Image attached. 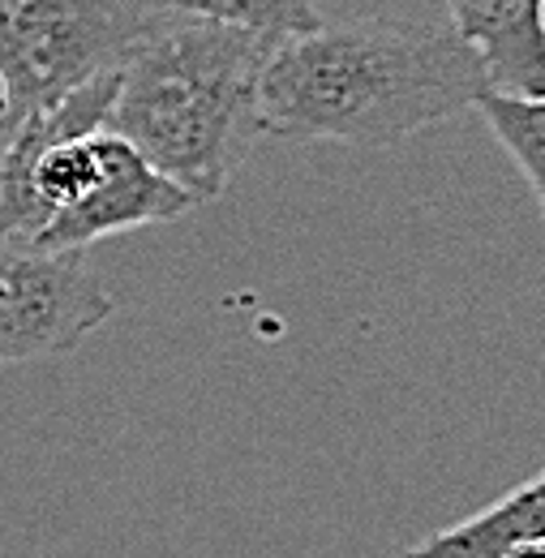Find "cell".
I'll use <instances>...</instances> for the list:
<instances>
[{"label":"cell","mask_w":545,"mask_h":558,"mask_svg":"<svg viewBox=\"0 0 545 558\" xmlns=\"http://www.w3.org/2000/svg\"><path fill=\"white\" fill-rule=\"evenodd\" d=\"M485 90L481 57L451 26L318 22L271 48L258 77V134L391 146L469 112Z\"/></svg>","instance_id":"1"},{"label":"cell","mask_w":545,"mask_h":558,"mask_svg":"<svg viewBox=\"0 0 545 558\" xmlns=\"http://www.w3.org/2000/svg\"><path fill=\"white\" fill-rule=\"evenodd\" d=\"M275 44L245 26L146 13L117 61L104 130L194 203L219 198L258 138V77Z\"/></svg>","instance_id":"2"},{"label":"cell","mask_w":545,"mask_h":558,"mask_svg":"<svg viewBox=\"0 0 545 558\" xmlns=\"http://www.w3.org/2000/svg\"><path fill=\"white\" fill-rule=\"evenodd\" d=\"M142 17L137 0H17L0 22V130L117 70Z\"/></svg>","instance_id":"3"},{"label":"cell","mask_w":545,"mask_h":558,"mask_svg":"<svg viewBox=\"0 0 545 558\" xmlns=\"http://www.w3.org/2000/svg\"><path fill=\"white\" fill-rule=\"evenodd\" d=\"M112 310V292L86 271L82 250L0 241V365L73 352Z\"/></svg>","instance_id":"4"},{"label":"cell","mask_w":545,"mask_h":558,"mask_svg":"<svg viewBox=\"0 0 545 558\" xmlns=\"http://www.w3.org/2000/svg\"><path fill=\"white\" fill-rule=\"evenodd\" d=\"M194 207V198L168 181L159 168L146 163V155H137L134 146L117 134H99V177L95 185L61 207L31 245L39 250H86L90 241H104L112 232H130L142 223H168L181 219Z\"/></svg>","instance_id":"5"},{"label":"cell","mask_w":545,"mask_h":558,"mask_svg":"<svg viewBox=\"0 0 545 558\" xmlns=\"http://www.w3.org/2000/svg\"><path fill=\"white\" fill-rule=\"evenodd\" d=\"M451 31L481 57L489 90L545 95L542 0H447Z\"/></svg>","instance_id":"6"},{"label":"cell","mask_w":545,"mask_h":558,"mask_svg":"<svg viewBox=\"0 0 545 558\" xmlns=\"http://www.w3.org/2000/svg\"><path fill=\"white\" fill-rule=\"evenodd\" d=\"M524 542H545V482L542 473H533L529 482L507 489L498 502H489L485 511L425 537L421 546H412V555L421 558H502L507 550L524 546Z\"/></svg>","instance_id":"7"},{"label":"cell","mask_w":545,"mask_h":558,"mask_svg":"<svg viewBox=\"0 0 545 558\" xmlns=\"http://www.w3.org/2000/svg\"><path fill=\"white\" fill-rule=\"evenodd\" d=\"M489 134L520 168L529 194L545 203V95H511V90H485L477 104Z\"/></svg>","instance_id":"8"},{"label":"cell","mask_w":545,"mask_h":558,"mask_svg":"<svg viewBox=\"0 0 545 558\" xmlns=\"http://www.w3.org/2000/svg\"><path fill=\"white\" fill-rule=\"evenodd\" d=\"M146 13H181V17H203L223 26H245L263 35H301L314 31L323 17L314 0H137Z\"/></svg>","instance_id":"9"},{"label":"cell","mask_w":545,"mask_h":558,"mask_svg":"<svg viewBox=\"0 0 545 558\" xmlns=\"http://www.w3.org/2000/svg\"><path fill=\"white\" fill-rule=\"evenodd\" d=\"M502 558H545V542H524V546L507 550Z\"/></svg>","instance_id":"10"},{"label":"cell","mask_w":545,"mask_h":558,"mask_svg":"<svg viewBox=\"0 0 545 558\" xmlns=\"http://www.w3.org/2000/svg\"><path fill=\"white\" fill-rule=\"evenodd\" d=\"M13 4H17V0H0V22H4L9 13H13Z\"/></svg>","instance_id":"11"},{"label":"cell","mask_w":545,"mask_h":558,"mask_svg":"<svg viewBox=\"0 0 545 558\" xmlns=\"http://www.w3.org/2000/svg\"><path fill=\"white\" fill-rule=\"evenodd\" d=\"M404 558H421V555H412V550H409V555H404Z\"/></svg>","instance_id":"12"}]
</instances>
